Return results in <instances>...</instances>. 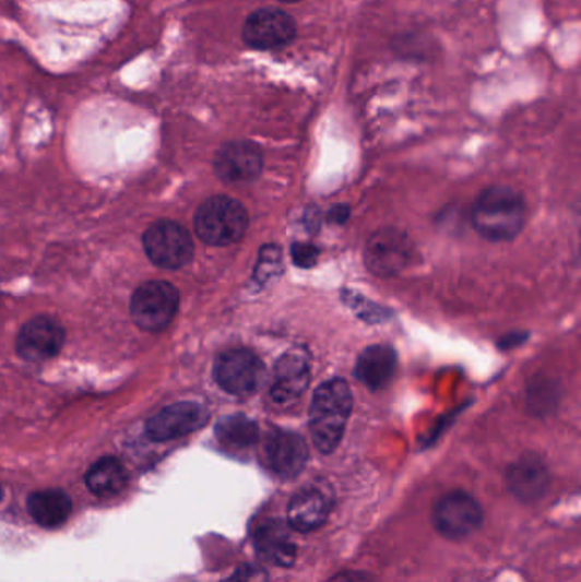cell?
Masks as SVG:
<instances>
[{
    "mask_svg": "<svg viewBox=\"0 0 581 582\" xmlns=\"http://www.w3.org/2000/svg\"><path fill=\"white\" fill-rule=\"evenodd\" d=\"M280 271H282V252H280L278 247H264L263 251H261L260 259H258L254 280L260 283L270 282V280L278 276Z\"/></svg>",
    "mask_w": 581,
    "mask_h": 582,
    "instance_id": "7402d4cb",
    "label": "cell"
},
{
    "mask_svg": "<svg viewBox=\"0 0 581 582\" xmlns=\"http://www.w3.org/2000/svg\"><path fill=\"white\" fill-rule=\"evenodd\" d=\"M527 216L525 200L510 186H491L474 201L471 221L488 240H512L522 231Z\"/></svg>",
    "mask_w": 581,
    "mask_h": 582,
    "instance_id": "7a4b0ae2",
    "label": "cell"
},
{
    "mask_svg": "<svg viewBox=\"0 0 581 582\" xmlns=\"http://www.w3.org/2000/svg\"><path fill=\"white\" fill-rule=\"evenodd\" d=\"M431 523L446 541L461 542L483 526L485 511L470 492L452 490L438 499L431 511Z\"/></svg>",
    "mask_w": 581,
    "mask_h": 582,
    "instance_id": "277c9868",
    "label": "cell"
},
{
    "mask_svg": "<svg viewBox=\"0 0 581 582\" xmlns=\"http://www.w3.org/2000/svg\"><path fill=\"white\" fill-rule=\"evenodd\" d=\"M142 242L147 258L164 270H179L193 259V239L178 222H155L145 231Z\"/></svg>",
    "mask_w": 581,
    "mask_h": 582,
    "instance_id": "8992f818",
    "label": "cell"
},
{
    "mask_svg": "<svg viewBox=\"0 0 581 582\" xmlns=\"http://www.w3.org/2000/svg\"><path fill=\"white\" fill-rule=\"evenodd\" d=\"M353 395L343 378H331L318 387L309 411L310 438L322 455H331L345 435Z\"/></svg>",
    "mask_w": 581,
    "mask_h": 582,
    "instance_id": "6da1fadb",
    "label": "cell"
},
{
    "mask_svg": "<svg viewBox=\"0 0 581 582\" xmlns=\"http://www.w3.org/2000/svg\"><path fill=\"white\" fill-rule=\"evenodd\" d=\"M66 331L54 317L39 316L21 329L16 340V352L26 361H48L62 352Z\"/></svg>",
    "mask_w": 581,
    "mask_h": 582,
    "instance_id": "7c38bea8",
    "label": "cell"
},
{
    "mask_svg": "<svg viewBox=\"0 0 581 582\" xmlns=\"http://www.w3.org/2000/svg\"><path fill=\"white\" fill-rule=\"evenodd\" d=\"M413 244L404 231L382 228L368 239L365 247V263L377 276H394L410 264Z\"/></svg>",
    "mask_w": 581,
    "mask_h": 582,
    "instance_id": "30bf717a",
    "label": "cell"
},
{
    "mask_svg": "<svg viewBox=\"0 0 581 582\" xmlns=\"http://www.w3.org/2000/svg\"><path fill=\"white\" fill-rule=\"evenodd\" d=\"M86 486L97 498H111L127 486V471L120 460L105 456L87 471Z\"/></svg>",
    "mask_w": 581,
    "mask_h": 582,
    "instance_id": "ffe728a7",
    "label": "cell"
},
{
    "mask_svg": "<svg viewBox=\"0 0 581 582\" xmlns=\"http://www.w3.org/2000/svg\"><path fill=\"white\" fill-rule=\"evenodd\" d=\"M261 453L268 471L285 480L299 477L309 462V448L303 436L283 429L268 431Z\"/></svg>",
    "mask_w": 581,
    "mask_h": 582,
    "instance_id": "ba28073f",
    "label": "cell"
},
{
    "mask_svg": "<svg viewBox=\"0 0 581 582\" xmlns=\"http://www.w3.org/2000/svg\"><path fill=\"white\" fill-rule=\"evenodd\" d=\"M209 419V411L202 404L179 402L152 416L145 431L152 441H171L202 429Z\"/></svg>",
    "mask_w": 581,
    "mask_h": 582,
    "instance_id": "4fadbf2b",
    "label": "cell"
},
{
    "mask_svg": "<svg viewBox=\"0 0 581 582\" xmlns=\"http://www.w3.org/2000/svg\"><path fill=\"white\" fill-rule=\"evenodd\" d=\"M297 26L282 9L264 8L252 12L242 27V39L254 50H278L294 41Z\"/></svg>",
    "mask_w": 581,
    "mask_h": 582,
    "instance_id": "9c48e42d",
    "label": "cell"
},
{
    "mask_svg": "<svg viewBox=\"0 0 581 582\" xmlns=\"http://www.w3.org/2000/svg\"><path fill=\"white\" fill-rule=\"evenodd\" d=\"M333 496L321 487H303L292 496L287 508V523L292 532L312 533L328 523Z\"/></svg>",
    "mask_w": 581,
    "mask_h": 582,
    "instance_id": "2e32d148",
    "label": "cell"
},
{
    "mask_svg": "<svg viewBox=\"0 0 581 582\" xmlns=\"http://www.w3.org/2000/svg\"><path fill=\"white\" fill-rule=\"evenodd\" d=\"M508 490L517 501L534 504L546 496L550 486V472L543 456L525 453L508 467Z\"/></svg>",
    "mask_w": 581,
    "mask_h": 582,
    "instance_id": "5bb4252c",
    "label": "cell"
},
{
    "mask_svg": "<svg viewBox=\"0 0 581 582\" xmlns=\"http://www.w3.org/2000/svg\"><path fill=\"white\" fill-rule=\"evenodd\" d=\"M330 215L333 216L337 224H343L348 218L349 212L346 206H334V209H331Z\"/></svg>",
    "mask_w": 581,
    "mask_h": 582,
    "instance_id": "484cf974",
    "label": "cell"
},
{
    "mask_svg": "<svg viewBox=\"0 0 581 582\" xmlns=\"http://www.w3.org/2000/svg\"><path fill=\"white\" fill-rule=\"evenodd\" d=\"M215 436L224 447L230 450H246L260 438V428L254 420L242 414L222 417L215 426Z\"/></svg>",
    "mask_w": 581,
    "mask_h": 582,
    "instance_id": "44dd1931",
    "label": "cell"
},
{
    "mask_svg": "<svg viewBox=\"0 0 581 582\" xmlns=\"http://www.w3.org/2000/svg\"><path fill=\"white\" fill-rule=\"evenodd\" d=\"M398 368V355L388 344H372L358 356L355 377L367 389L380 390L391 383Z\"/></svg>",
    "mask_w": 581,
    "mask_h": 582,
    "instance_id": "ac0fdd59",
    "label": "cell"
},
{
    "mask_svg": "<svg viewBox=\"0 0 581 582\" xmlns=\"http://www.w3.org/2000/svg\"><path fill=\"white\" fill-rule=\"evenodd\" d=\"M27 511L39 526L59 528L72 513V501L60 489L38 490L27 499Z\"/></svg>",
    "mask_w": 581,
    "mask_h": 582,
    "instance_id": "d6986e66",
    "label": "cell"
},
{
    "mask_svg": "<svg viewBox=\"0 0 581 582\" xmlns=\"http://www.w3.org/2000/svg\"><path fill=\"white\" fill-rule=\"evenodd\" d=\"M248 225L249 216L245 206L224 194L203 201L194 215V231L209 246L225 247L239 242Z\"/></svg>",
    "mask_w": 581,
    "mask_h": 582,
    "instance_id": "3957f363",
    "label": "cell"
},
{
    "mask_svg": "<svg viewBox=\"0 0 581 582\" xmlns=\"http://www.w3.org/2000/svg\"><path fill=\"white\" fill-rule=\"evenodd\" d=\"M222 582H270V574L261 563H245Z\"/></svg>",
    "mask_w": 581,
    "mask_h": 582,
    "instance_id": "603a6c76",
    "label": "cell"
},
{
    "mask_svg": "<svg viewBox=\"0 0 581 582\" xmlns=\"http://www.w3.org/2000/svg\"><path fill=\"white\" fill-rule=\"evenodd\" d=\"M179 309V292L167 282H147L135 289L130 313L137 328L147 332L164 331Z\"/></svg>",
    "mask_w": 581,
    "mask_h": 582,
    "instance_id": "5b68a950",
    "label": "cell"
},
{
    "mask_svg": "<svg viewBox=\"0 0 581 582\" xmlns=\"http://www.w3.org/2000/svg\"><path fill=\"white\" fill-rule=\"evenodd\" d=\"M310 382L309 353L304 347H294L280 356L273 370L270 397L275 404L290 405L299 401Z\"/></svg>",
    "mask_w": 581,
    "mask_h": 582,
    "instance_id": "8fae6325",
    "label": "cell"
},
{
    "mask_svg": "<svg viewBox=\"0 0 581 582\" xmlns=\"http://www.w3.org/2000/svg\"><path fill=\"white\" fill-rule=\"evenodd\" d=\"M214 169L224 182H251L263 170V154L248 140L225 143L215 155Z\"/></svg>",
    "mask_w": 581,
    "mask_h": 582,
    "instance_id": "9a60e30c",
    "label": "cell"
},
{
    "mask_svg": "<svg viewBox=\"0 0 581 582\" xmlns=\"http://www.w3.org/2000/svg\"><path fill=\"white\" fill-rule=\"evenodd\" d=\"M330 582H377L374 575L361 571H343L340 574L333 575Z\"/></svg>",
    "mask_w": 581,
    "mask_h": 582,
    "instance_id": "d4e9b609",
    "label": "cell"
},
{
    "mask_svg": "<svg viewBox=\"0 0 581 582\" xmlns=\"http://www.w3.org/2000/svg\"><path fill=\"white\" fill-rule=\"evenodd\" d=\"M319 251L315 246L310 244H294L292 246V259L294 263L299 268H312L318 261Z\"/></svg>",
    "mask_w": 581,
    "mask_h": 582,
    "instance_id": "cb8c5ba5",
    "label": "cell"
},
{
    "mask_svg": "<svg viewBox=\"0 0 581 582\" xmlns=\"http://www.w3.org/2000/svg\"><path fill=\"white\" fill-rule=\"evenodd\" d=\"M280 2H287V4H292V2H300V0H280Z\"/></svg>",
    "mask_w": 581,
    "mask_h": 582,
    "instance_id": "4316f807",
    "label": "cell"
},
{
    "mask_svg": "<svg viewBox=\"0 0 581 582\" xmlns=\"http://www.w3.org/2000/svg\"><path fill=\"white\" fill-rule=\"evenodd\" d=\"M2 496H4V492H2V487H0V499H2Z\"/></svg>",
    "mask_w": 581,
    "mask_h": 582,
    "instance_id": "83f0119b",
    "label": "cell"
},
{
    "mask_svg": "<svg viewBox=\"0 0 581 582\" xmlns=\"http://www.w3.org/2000/svg\"><path fill=\"white\" fill-rule=\"evenodd\" d=\"M252 545L258 557L270 566L288 569L297 560V544L285 521L268 520L252 533Z\"/></svg>",
    "mask_w": 581,
    "mask_h": 582,
    "instance_id": "e0dca14e",
    "label": "cell"
},
{
    "mask_svg": "<svg viewBox=\"0 0 581 582\" xmlns=\"http://www.w3.org/2000/svg\"><path fill=\"white\" fill-rule=\"evenodd\" d=\"M215 382L227 394L248 397L260 389L264 378L261 359L249 349H229L215 361Z\"/></svg>",
    "mask_w": 581,
    "mask_h": 582,
    "instance_id": "52a82bcc",
    "label": "cell"
}]
</instances>
